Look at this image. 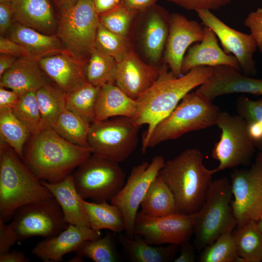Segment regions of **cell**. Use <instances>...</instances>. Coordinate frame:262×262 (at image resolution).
Instances as JSON below:
<instances>
[{
    "label": "cell",
    "mask_w": 262,
    "mask_h": 262,
    "mask_svg": "<svg viewBox=\"0 0 262 262\" xmlns=\"http://www.w3.org/2000/svg\"><path fill=\"white\" fill-rule=\"evenodd\" d=\"M244 24L249 29L257 49L262 53V7L249 13L244 20Z\"/></svg>",
    "instance_id": "44"
},
{
    "label": "cell",
    "mask_w": 262,
    "mask_h": 262,
    "mask_svg": "<svg viewBox=\"0 0 262 262\" xmlns=\"http://www.w3.org/2000/svg\"><path fill=\"white\" fill-rule=\"evenodd\" d=\"M40 181L57 200L69 225L90 227L87 215L81 203V197L75 186L72 174L58 183Z\"/></svg>",
    "instance_id": "26"
},
{
    "label": "cell",
    "mask_w": 262,
    "mask_h": 262,
    "mask_svg": "<svg viewBox=\"0 0 262 262\" xmlns=\"http://www.w3.org/2000/svg\"><path fill=\"white\" fill-rule=\"evenodd\" d=\"M232 234L242 262H262V233L256 222L236 227Z\"/></svg>",
    "instance_id": "32"
},
{
    "label": "cell",
    "mask_w": 262,
    "mask_h": 262,
    "mask_svg": "<svg viewBox=\"0 0 262 262\" xmlns=\"http://www.w3.org/2000/svg\"><path fill=\"white\" fill-rule=\"evenodd\" d=\"M204 26L184 16L174 13L169 16L168 34L164 52V60L177 77L183 74L181 65L185 53L193 44L200 42Z\"/></svg>",
    "instance_id": "16"
},
{
    "label": "cell",
    "mask_w": 262,
    "mask_h": 262,
    "mask_svg": "<svg viewBox=\"0 0 262 262\" xmlns=\"http://www.w3.org/2000/svg\"><path fill=\"white\" fill-rule=\"evenodd\" d=\"M60 11L56 35L66 49L87 62L95 49L99 24L95 0H78L73 5Z\"/></svg>",
    "instance_id": "7"
},
{
    "label": "cell",
    "mask_w": 262,
    "mask_h": 262,
    "mask_svg": "<svg viewBox=\"0 0 262 262\" xmlns=\"http://www.w3.org/2000/svg\"><path fill=\"white\" fill-rule=\"evenodd\" d=\"M216 125L221 133L214 145L212 157L219 162L217 172L248 165L255 150L245 120L238 115L221 111Z\"/></svg>",
    "instance_id": "10"
},
{
    "label": "cell",
    "mask_w": 262,
    "mask_h": 262,
    "mask_svg": "<svg viewBox=\"0 0 262 262\" xmlns=\"http://www.w3.org/2000/svg\"><path fill=\"white\" fill-rule=\"evenodd\" d=\"M227 231L206 246L199 255L200 262H242L232 234Z\"/></svg>",
    "instance_id": "39"
},
{
    "label": "cell",
    "mask_w": 262,
    "mask_h": 262,
    "mask_svg": "<svg viewBox=\"0 0 262 262\" xmlns=\"http://www.w3.org/2000/svg\"><path fill=\"white\" fill-rule=\"evenodd\" d=\"M118 241L129 259L133 262H168L174 261L179 251L178 245L156 246L149 244L140 235L132 238L120 235Z\"/></svg>",
    "instance_id": "27"
},
{
    "label": "cell",
    "mask_w": 262,
    "mask_h": 262,
    "mask_svg": "<svg viewBox=\"0 0 262 262\" xmlns=\"http://www.w3.org/2000/svg\"><path fill=\"white\" fill-rule=\"evenodd\" d=\"M180 254L174 260V262H194L196 259L195 246L189 241L181 245Z\"/></svg>",
    "instance_id": "50"
},
{
    "label": "cell",
    "mask_w": 262,
    "mask_h": 262,
    "mask_svg": "<svg viewBox=\"0 0 262 262\" xmlns=\"http://www.w3.org/2000/svg\"><path fill=\"white\" fill-rule=\"evenodd\" d=\"M215 33L209 27L204 26L202 40L188 49L181 65L182 74L199 66H211L226 65L233 67L241 71L239 63L232 54L226 53L218 44Z\"/></svg>",
    "instance_id": "21"
},
{
    "label": "cell",
    "mask_w": 262,
    "mask_h": 262,
    "mask_svg": "<svg viewBox=\"0 0 262 262\" xmlns=\"http://www.w3.org/2000/svg\"><path fill=\"white\" fill-rule=\"evenodd\" d=\"M0 53L11 55L17 58L32 57L22 46L9 38L0 36Z\"/></svg>",
    "instance_id": "46"
},
{
    "label": "cell",
    "mask_w": 262,
    "mask_h": 262,
    "mask_svg": "<svg viewBox=\"0 0 262 262\" xmlns=\"http://www.w3.org/2000/svg\"><path fill=\"white\" fill-rule=\"evenodd\" d=\"M31 134L16 118L12 108L0 109V141L8 144L22 160L25 143Z\"/></svg>",
    "instance_id": "35"
},
{
    "label": "cell",
    "mask_w": 262,
    "mask_h": 262,
    "mask_svg": "<svg viewBox=\"0 0 262 262\" xmlns=\"http://www.w3.org/2000/svg\"><path fill=\"white\" fill-rule=\"evenodd\" d=\"M0 218V255L8 253L11 247L18 242L16 235L10 225Z\"/></svg>",
    "instance_id": "45"
},
{
    "label": "cell",
    "mask_w": 262,
    "mask_h": 262,
    "mask_svg": "<svg viewBox=\"0 0 262 262\" xmlns=\"http://www.w3.org/2000/svg\"><path fill=\"white\" fill-rule=\"evenodd\" d=\"M160 67L144 62L131 48L117 62L115 84L137 100L156 81Z\"/></svg>",
    "instance_id": "18"
},
{
    "label": "cell",
    "mask_w": 262,
    "mask_h": 262,
    "mask_svg": "<svg viewBox=\"0 0 262 262\" xmlns=\"http://www.w3.org/2000/svg\"><path fill=\"white\" fill-rule=\"evenodd\" d=\"M80 201L91 229L96 231L107 229L119 234L125 231L124 217L118 207L107 201L89 202L82 198Z\"/></svg>",
    "instance_id": "29"
},
{
    "label": "cell",
    "mask_w": 262,
    "mask_h": 262,
    "mask_svg": "<svg viewBox=\"0 0 262 262\" xmlns=\"http://www.w3.org/2000/svg\"><path fill=\"white\" fill-rule=\"evenodd\" d=\"M256 159L260 161L262 164V152H260V153L258 154Z\"/></svg>",
    "instance_id": "57"
},
{
    "label": "cell",
    "mask_w": 262,
    "mask_h": 262,
    "mask_svg": "<svg viewBox=\"0 0 262 262\" xmlns=\"http://www.w3.org/2000/svg\"><path fill=\"white\" fill-rule=\"evenodd\" d=\"M232 196L230 181L227 177L212 180L201 208L190 215L196 249H204L221 234L235 229L237 223L231 206Z\"/></svg>",
    "instance_id": "6"
},
{
    "label": "cell",
    "mask_w": 262,
    "mask_h": 262,
    "mask_svg": "<svg viewBox=\"0 0 262 262\" xmlns=\"http://www.w3.org/2000/svg\"><path fill=\"white\" fill-rule=\"evenodd\" d=\"M137 103L116 85L105 84L100 87L95 109V121L117 116L133 117Z\"/></svg>",
    "instance_id": "25"
},
{
    "label": "cell",
    "mask_w": 262,
    "mask_h": 262,
    "mask_svg": "<svg viewBox=\"0 0 262 262\" xmlns=\"http://www.w3.org/2000/svg\"><path fill=\"white\" fill-rule=\"evenodd\" d=\"M236 109L238 115L245 120L255 148L262 152V98L252 100L240 97L236 100Z\"/></svg>",
    "instance_id": "37"
},
{
    "label": "cell",
    "mask_w": 262,
    "mask_h": 262,
    "mask_svg": "<svg viewBox=\"0 0 262 262\" xmlns=\"http://www.w3.org/2000/svg\"><path fill=\"white\" fill-rule=\"evenodd\" d=\"M29 259L21 252L16 250L0 255V262H27Z\"/></svg>",
    "instance_id": "51"
},
{
    "label": "cell",
    "mask_w": 262,
    "mask_h": 262,
    "mask_svg": "<svg viewBox=\"0 0 262 262\" xmlns=\"http://www.w3.org/2000/svg\"><path fill=\"white\" fill-rule=\"evenodd\" d=\"M100 87L86 81L66 94V108L90 123L95 120V109Z\"/></svg>",
    "instance_id": "34"
},
{
    "label": "cell",
    "mask_w": 262,
    "mask_h": 262,
    "mask_svg": "<svg viewBox=\"0 0 262 262\" xmlns=\"http://www.w3.org/2000/svg\"><path fill=\"white\" fill-rule=\"evenodd\" d=\"M20 96V95L11 89L0 86V109H12L18 101Z\"/></svg>",
    "instance_id": "48"
},
{
    "label": "cell",
    "mask_w": 262,
    "mask_h": 262,
    "mask_svg": "<svg viewBox=\"0 0 262 262\" xmlns=\"http://www.w3.org/2000/svg\"><path fill=\"white\" fill-rule=\"evenodd\" d=\"M92 153L89 147L74 145L49 128L31 135L23 162L39 180L55 183L71 175Z\"/></svg>",
    "instance_id": "2"
},
{
    "label": "cell",
    "mask_w": 262,
    "mask_h": 262,
    "mask_svg": "<svg viewBox=\"0 0 262 262\" xmlns=\"http://www.w3.org/2000/svg\"><path fill=\"white\" fill-rule=\"evenodd\" d=\"M241 72L226 65L213 67L212 74L208 81L196 91L212 101L219 96L233 93L262 96V79Z\"/></svg>",
    "instance_id": "17"
},
{
    "label": "cell",
    "mask_w": 262,
    "mask_h": 262,
    "mask_svg": "<svg viewBox=\"0 0 262 262\" xmlns=\"http://www.w3.org/2000/svg\"><path fill=\"white\" fill-rule=\"evenodd\" d=\"M13 218L9 224L18 241L33 236L50 238L69 226L54 197L20 207Z\"/></svg>",
    "instance_id": "11"
},
{
    "label": "cell",
    "mask_w": 262,
    "mask_h": 262,
    "mask_svg": "<svg viewBox=\"0 0 262 262\" xmlns=\"http://www.w3.org/2000/svg\"><path fill=\"white\" fill-rule=\"evenodd\" d=\"M140 126L131 117L117 116L91 123L88 137L92 153L121 163L135 149Z\"/></svg>",
    "instance_id": "9"
},
{
    "label": "cell",
    "mask_w": 262,
    "mask_h": 262,
    "mask_svg": "<svg viewBox=\"0 0 262 262\" xmlns=\"http://www.w3.org/2000/svg\"><path fill=\"white\" fill-rule=\"evenodd\" d=\"M165 163L164 157L157 155L151 162H143L131 169L126 182L111 203L121 211L125 222L126 235L132 238L138 209L152 181Z\"/></svg>",
    "instance_id": "12"
},
{
    "label": "cell",
    "mask_w": 262,
    "mask_h": 262,
    "mask_svg": "<svg viewBox=\"0 0 262 262\" xmlns=\"http://www.w3.org/2000/svg\"><path fill=\"white\" fill-rule=\"evenodd\" d=\"M90 125L91 123L86 119L66 108L51 129L74 145L89 147L88 137Z\"/></svg>",
    "instance_id": "33"
},
{
    "label": "cell",
    "mask_w": 262,
    "mask_h": 262,
    "mask_svg": "<svg viewBox=\"0 0 262 262\" xmlns=\"http://www.w3.org/2000/svg\"><path fill=\"white\" fill-rule=\"evenodd\" d=\"M168 68L166 65L160 67L158 79L136 100L137 110L132 120L140 127L147 125L142 148L155 125L168 115L186 94L207 82L213 73V67L199 66L177 77Z\"/></svg>",
    "instance_id": "1"
},
{
    "label": "cell",
    "mask_w": 262,
    "mask_h": 262,
    "mask_svg": "<svg viewBox=\"0 0 262 262\" xmlns=\"http://www.w3.org/2000/svg\"><path fill=\"white\" fill-rule=\"evenodd\" d=\"M188 10L216 11L235 0H166Z\"/></svg>",
    "instance_id": "43"
},
{
    "label": "cell",
    "mask_w": 262,
    "mask_h": 262,
    "mask_svg": "<svg viewBox=\"0 0 262 262\" xmlns=\"http://www.w3.org/2000/svg\"><path fill=\"white\" fill-rule=\"evenodd\" d=\"M230 181L237 227L257 222L262 215V164L256 159L249 169H235Z\"/></svg>",
    "instance_id": "13"
},
{
    "label": "cell",
    "mask_w": 262,
    "mask_h": 262,
    "mask_svg": "<svg viewBox=\"0 0 262 262\" xmlns=\"http://www.w3.org/2000/svg\"><path fill=\"white\" fill-rule=\"evenodd\" d=\"M8 37L23 47L38 59L66 49L56 34H46L13 21Z\"/></svg>",
    "instance_id": "24"
},
{
    "label": "cell",
    "mask_w": 262,
    "mask_h": 262,
    "mask_svg": "<svg viewBox=\"0 0 262 262\" xmlns=\"http://www.w3.org/2000/svg\"><path fill=\"white\" fill-rule=\"evenodd\" d=\"M137 13L119 4L110 10L99 14V21L109 31L128 36L132 21Z\"/></svg>",
    "instance_id": "42"
},
{
    "label": "cell",
    "mask_w": 262,
    "mask_h": 262,
    "mask_svg": "<svg viewBox=\"0 0 262 262\" xmlns=\"http://www.w3.org/2000/svg\"><path fill=\"white\" fill-rule=\"evenodd\" d=\"M117 62L113 57L95 48L85 67L86 80L92 84H115Z\"/></svg>",
    "instance_id": "36"
},
{
    "label": "cell",
    "mask_w": 262,
    "mask_h": 262,
    "mask_svg": "<svg viewBox=\"0 0 262 262\" xmlns=\"http://www.w3.org/2000/svg\"><path fill=\"white\" fill-rule=\"evenodd\" d=\"M12 0H0V3L10 4Z\"/></svg>",
    "instance_id": "58"
},
{
    "label": "cell",
    "mask_w": 262,
    "mask_h": 262,
    "mask_svg": "<svg viewBox=\"0 0 262 262\" xmlns=\"http://www.w3.org/2000/svg\"><path fill=\"white\" fill-rule=\"evenodd\" d=\"M100 237V231L86 226L69 225L57 235L38 243L32 253L45 262H60L65 254L75 252L83 241Z\"/></svg>",
    "instance_id": "20"
},
{
    "label": "cell",
    "mask_w": 262,
    "mask_h": 262,
    "mask_svg": "<svg viewBox=\"0 0 262 262\" xmlns=\"http://www.w3.org/2000/svg\"><path fill=\"white\" fill-rule=\"evenodd\" d=\"M169 18L162 10L148 14L142 35V44L147 57L153 63L160 60L164 50L169 31Z\"/></svg>",
    "instance_id": "28"
},
{
    "label": "cell",
    "mask_w": 262,
    "mask_h": 262,
    "mask_svg": "<svg viewBox=\"0 0 262 262\" xmlns=\"http://www.w3.org/2000/svg\"><path fill=\"white\" fill-rule=\"evenodd\" d=\"M53 197L6 143H0V218L5 222L25 205Z\"/></svg>",
    "instance_id": "4"
},
{
    "label": "cell",
    "mask_w": 262,
    "mask_h": 262,
    "mask_svg": "<svg viewBox=\"0 0 262 262\" xmlns=\"http://www.w3.org/2000/svg\"><path fill=\"white\" fill-rule=\"evenodd\" d=\"M194 233L190 215L178 213L160 217L138 212L134 224V233L141 236L149 244L181 246L189 241Z\"/></svg>",
    "instance_id": "14"
},
{
    "label": "cell",
    "mask_w": 262,
    "mask_h": 262,
    "mask_svg": "<svg viewBox=\"0 0 262 262\" xmlns=\"http://www.w3.org/2000/svg\"><path fill=\"white\" fill-rule=\"evenodd\" d=\"M196 12L202 24L215 33L225 52L236 58L241 71L248 76L255 75L257 68L253 55L257 47L252 35L230 27L210 10H199Z\"/></svg>",
    "instance_id": "15"
},
{
    "label": "cell",
    "mask_w": 262,
    "mask_h": 262,
    "mask_svg": "<svg viewBox=\"0 0 262 262\" xmlns=\"http://www.w3.org/2000/svg\"><path fill=\"white\" fill-rule=\"evenodd\" d=\"M37 60L47 77L65 94L86 81L87 62L78 58L66 49Z\"/></svg>",
    "instance_id": "19"
},
{
    "label": "cell",
    "mask_w": 262,
    "mask_h": 262,
    "mask_svg": "<svg viewBox=\"0 0 262 262\" xmlns=\"http://www.w3.org/2000/svg\"><path fill=\"white\" fill-rule=\"evenodd\" d=\"M203 158L198 149H187L165 162L159 173L174 196L176 213L193 214L205 200L212 176L217 171L206 168Z\"/></svg>",
    "instance_id": "3"
},
{
    "label": "cell",
    "mask_w": 262,
    "mask_h": 262,
    "mask_svg": "<svg viewBox=\"0 0 262 262\" xmlns=\"http://www.w3.org/2000/svg\"><path fill=\"white\" fill-rule=\"evenodd\" d=\"M42 130L51 129L66 108V94L55 84L47 83L36 91Z\"/></svg>",
    "instance_id": "31"
},
{
    "label": "cell",
    "mask_w": 262,
    "mask_h": 262,
    "mask_svg": "<svg viewBox=\"0 0 262 262\" xmlns=\"http://www.w3.org/2000/svg\"><path fill=\"white\" fill-rule=\"evenodd\" d=\"M128 36L115 33L99 23L95 40V48L120 61L130 49Z\"/></svg>",
    "instance_id": "41"
},
{
    "label": "cell",
    "mask_w": 262,
    "mask_h": 262,
    "mask_svg": "<svg viewBox=\"0 0 262 262\" xmlns=\"http://www.w3.org/2000/svg\"><path fill=\"white\" fill-rule=\"evenodd\" d=\"M36 91H30L21 95L12 108L15 115L28 129L31 135L42 130L41 116Z\"/></svg>",
    "instance_id": "40"
},
{
    "label": "cell",
    "mask_w": 262,
    "mask_h": 262,
    "mask_svg": "<svg viewBox=\"0 0 262 262\" xmlns=\"http://www.w3.org/2000/svg\"><path fill=\"white\" fill-rule=\"evenodd\" d=\"M48 78L37 59L22 57L0 77V86L21 95L28 91H37L49 82Z\"/></svg>",
    "instance_id": "23"
},
{
    "label": "cell",
    "mask_w": 262,
    "mask_h": 262,
    "mask_svg": "<svg viewBox=\"0 0 262 262\" xmlns=\"http://www.w3.org/2000/svg\"><path fill=\"white\" fill-rule=\"evenodd\" d=\"M13 23V11L11 3H0V33H7Z\"/></svg>",
    "instance_id": "47"
},
{
    "label": "cell",
    "mask_w": 262,
    "mask_h": 262,
    "mask_svg": "<svg viewBox=\"0 0 262 262\" xmlns=\"http://www.w3.org/2000/svg\"><path fill=\"white\" fill-rule=\"evenodd\" d=\"M220 112L213 101L196 91L189 92L168 115L155 125L142 152L144 154L149 147L178 139L187 132L216 125Z\"/></svg>",
    "instance_id": "5"
},
{
    "label": "cell",
    "mask_w": 262,
    "mask_h": 262,
    "mask_svg": "<svg viewBox=\"0 0 262 262\" xmlns=\"http://www.w3.org/2000/svg\"><path fill=\"white\" fill-rule=\"evenodd\" d=\"M256 223L259 230L262 233V215L261 216L258 220L256 222Z\"/></svg>",
    "instance_id": "56"
},
{
    "label": "cell",
    "mask_w": 262,
    "mask_h": 262,
    "mask_svg": "<svg viewBox=\"0 0 262 262\" xmlns=\"http://www.w3.org/2000/svg\"><path fill=\"white\" fill-rule=\"evenodd\" d=\"M75 252L95 262H116L120 260L114 235L109 232L102 238L83 241Z\"/></svg>",
    "instance_id": "38"
},
{
    "label": "cell",
    "mask_w": 262,
    "mask_h": 262,
    "mask_svg": "<svg viewBox=\"0 0 262 262\" xmlns=\"http://www.w3.org/2000/svg\"><path fill=\"white\" fill-rule=\"evenodd\" d=\"M143 214L154 217L176 213L174 196L158 174L148 188L141 204Z\"/></svg>",
    "instance_id": "30"
},
{
    "label": "cell",
    "mask_w": 262,
    "mask_h": 262,
    "mask_svg": "<svg viewBox=\"0 0 262 262\" xmlns=\"http://www.w3.org/2000/svg\"><path fill=\"white\" fill-rule=\"evenodd\" d=\"M18 58L11 55L0 53V77L14 65Z\"/></svg>",
    "instance_id": "53"
},
{
    "label": "cell",
    "mask_w": 262,
    "mask_h": 262,
    "mask_svg": "<svg viewBox=\"0 0 262 262\" xmlns=\"http://www.w3.org/2000/svg\"><path fill=\"white\" fill-rule=\"evenodd\" d=\"M119 2L120 0H95V7L98 15L114 8Z\"/></svg>",
    "instance_id": "52"
},
{
    "label": "cell",
    "mask_w": 262,
    "mask_h": 262,
    "mask_svg": "<svg viewBox=\"0 0 262 262\" xmlns=\"http://www.w3.org/2000/svg\"><path fill=\"white\" fill-rule=\"evenodd\" d=\"M13 21L46 34H56L57 24L49 0H12Z\"/></svg>",
    "instance_id": "22"
},
{
    "label": "cell",
    "mask_w": 262,
    "mask_h": 262,
    "mask_svg": "<svg viewBox=\"0 0 262 262\" xmlns=\"http://www.w3.org/2000/svg\"><path fill=\"white\" fill-rule=\"evenodd\" d=\"M83 258L76 254V256L73 257L70 262H81L83 261Z\"/></svg>",
    "instance_id": "55"
},
{
    "label": "cell",
    "mask_w": 262,
    "mask_h": 262,
    "mask_svg": "<svg viewBox=\"0 0 262 262\" xmlns=\"http://www.w3.org/2000/svg\"><path fill=\"white\" fill-rule=\"evenodd\" d=\"M60 11L74 4L78 0H54Z\"/></svg>",
    "instance_id": "54"
},
{
    "label": "cell",
    "mask_w": 262,
    "mask_h": 262,
    "mask_svg": "<svg viewBox=\"0 0 262 262\" xmlns=\"http://www.w3.org/2000/svg\"><path fill=\"white\" fill-rule=\"evenodd\" d=\"M76 168L72 175L83 199L111 201L125 183L126 175L119 163L93 153Z\"/></svg>",
    "instance_id": "8"
},
{
    "label": "cell",
    "mask_w": 262,
    "mask_h": 262,
    "mask_svg": "<svg viewBox=\"0 0 262 262\" xmlns=\"http://www.w3.org/2000/svg\"><path fill=\"white\" fill-rule=\"evenodd\" d=\"M158 0H120L119 4L124 7L138 13L149 9Z\"/></svg>",
    "instance_id": "49"
}]
</instances>
